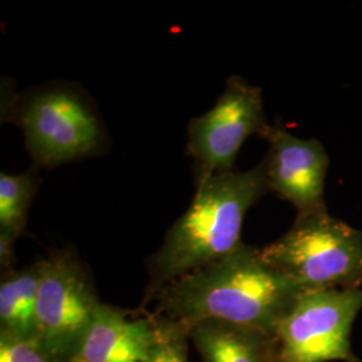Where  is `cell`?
<instances>
[{
	"mask_svg": "<svg viewBox=\"0 0 362 362\" xmlns=\"http://www.w3.org/2000/svg\"><path fill=\"white\" fill-rule=\"evenodd\" d=\"M204 362H276L278 339L269 333L221 321L187 325Z\"/></svg>",
	"mask_w": 362,
	"mask_h": 362,
	"instance_id": "cell-10",
	"label": "cell"
},
{
	"mask_svg": "<svg viewBox=\"0 0 362 362\" xmlns=\"http://www.w3.org/2000/svg\"><path fill=\"white\" fill-rule=\"evenodd\" d=\"M101 300L73 247L39 259L37 341L57 362H69L90 332Z\"/></svg>",
	"mask_w": 362,
	"mask_h": 362,
	"instance_id": "cell-4",
	"label": "cell"
},
{
	"mask_svg": "<svg viewBox=\"0 0 362 362\" xmlns=\"http://www.w3.org/2000/svg\"><path fill=\"white\" fill-rule=\"evenodd\" d=\"M39 259L22 270L1 274L0 332L22 339H37Z\"/></svg>",
	"mask_w": 362,
	"mask_h": 362,
	"instance_id": "cell-11",
	"label": "cell"
},
{
	"mask_svg": "<svg viewBox=\"0 0 362 362\" xmlns=\"http://www.w3.org/2000/svg\"><path fill=\"white\" fill-rule=\"evenodd\" d=\"M13 115L38 167L82 160L104 145L101 119L78 91L58 86L33 93L18 103Z\"/></svg>",
	"mask_w": 362,
	"mask_h": 362,
	"instance_id": "cell-5",
	"label": "cell"
},
{
	"mask_svg": "<svg viewBox=\"0 0 362 362\" xmlns=\"http://www.w3.org/2000/svg\"><path fill=\"white\" fill-rule=\"evenodd\" d=\"M300 286L262 258L257 247L242 245L230 255L179 278L144 300L152 315L191 325L221 321L276 337Z\"/></svg>",
	"mask_w": 362,
	"mask_h": 362,
	"instance_id": "cell-1",
	"label": "cell"
},
{
	"mask_svg": "<svg viewBox=\"0 0 362 362\" xmlns=\"http://www.w3.org/2000/svg\"><path fill=\"white\" fill-rule=\"evenodd\" d=\"M260 254L266 263L302 288L362 286V231L327 211L297 215L291 228Z\"/></svg>",
	"mask_w": 362,
	"mask_h": 362,
	"instance_id": "cell-3",
	"label": "cell"
},
{
	"mask_svg": "<svg viewBox=\"0 0 362 362\" xmlns=\"http://www.w3.org/2000/svg\"><path fill=\"white\" fill-rule=\"evenodd\" d=\"M264 140L269 152L262 163L270 192L290 202L300 216L326 212L325 179L330 160L321 141L296 137L281 122L272 125Z\"/></svg>",
	"mask_w": 362,
	"mask_h": 362,
	"instance_id": "cell-8",
	"label": "cell"
},
{
	"mask_svg": "<svg viewBox=\"0 0 362 362\" xmlns=\"http://www.w3.org/2000/svg\"><path fill=\"white\" fill-rule=\"evenodd\" d=\"M18 238L13 233L0 230V267L3 274L13 272L15 258V245Z\"/></svg>",
	"mask_w": 362,
	"mask_h": 362,
	"instance_id": "cell-15",
	"label": "cell"
},
{
	"mask_svg": "<svg viewBox=\"0 0 362 362\" xmlns=\"http://www.w3.org/2000/svg\"><path fill=\"white\" fill-rule=\"evenodd\" d=\"M270 188L264 165L224 172L196 181L189 208L173 223L163 245L148 259L144 300L170 282L230 255L243 245L247 211Z\"/></svg>",
	"mask_w": 362,
	"mask_h": 362,
	"instance_id": "cell-2",
	"label": "cell"
},
{
	"mask_svg": "<svg viewBox=\"0 0 362 362\" xmlns=\"http://www.w3.org/2000/svg\"><path fill=\"white\" fill-rule=\"evenodd\" d=\"M0 362H57L37 339H22L0 332Z\"/></svg>",
	"mask_w": 362,
	"mask_h": 362,
	"instance_id": "cell-14",
	"label": "cell"
},
{
	"mask_svg": "<svg viewBox=\"0 0 362 362\" xmlns=\"http://www.w3.org/2000/svg\"><path fill=\"white\" fill-rule=\"evenodd\" d=\"M153 334L155 322L148 311L101 302L89 334L69 362H144Z\"/></svg>",
	"mask_w": 362,
	"mask_h": 362,
	"instance_id": "cell-9",
	"label": "cell"
},
{
	"mask_svg": "<svg viewBox=\"0 0 362 362\" xmlns=\"http://www.w3.org/2000/svg\"><path fill=\"white\" fill-rule=\"evenodd\" d=\"M37 192L38 176L34 170L0 175V230L16 238L26 233L28 212Z\"/></svg>",
	"mask_w": 362,
	"mask_h": 362,
	"instance_id": "cell-12",
	"label": "cell"
},
{
	"mask_svg": "<svg viewBox=\"0 0 362 362\" xmlns=\"http://www.w3.org/2000/svg\"><path fill=\"white\" fill-rule=\"evenodd\" d=\"M267 122L262 90L242 77L228 78L216 104L188 125L187 152L194 158L196 181L233 170L239 149L248 137H266Z\"/></svg>",
	"mask_w": 362,
	"mask_h": 362,
	"instance_id": "cell-7",
	"label": "cell"
},
{
	"mask_svg": "<svg viewBox=\"0 0 362 362\" xmlns=\"http://www.w3.org/2000/svg\"><path fill=\"white\" fill-rule=\"evenodd\" d=\"M152 317L155 334L144 362H188L189 334L187 325L180 321Z\"/></svg>",
	"mask_w": 362,
	"mask_h": 362,
	"instance_id": "cell-13",
	"label": "cell"
},
{
	"mask_svg": "<svg viewBox=\"0 0 362 362\" xmlns=\"http://www.w3.org/2000/svg\"><path fill=\"white\" fill-rule=\"evenodd\" d=\"M362 288H305L276 332V362H361L350 344Z\"/></svg>",
	"mask_w": 362,
	"mask_h": 362,
	"instance_id": "cell-6",
	"label": "cell"
}]
</instances>
